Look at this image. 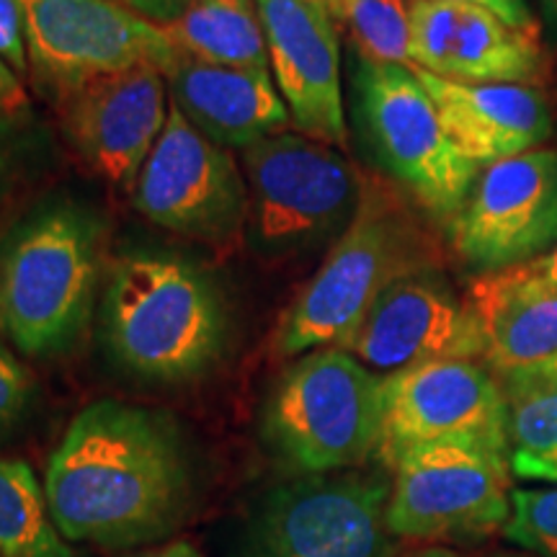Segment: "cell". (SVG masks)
<instances>
[{
  "label": "cell",
  "mask_w": 557,
  "mask_h": 557,
  "mask_svg": "<svg viewBox=\"0 0 557 557\" xmlns=\"http://www.w3.org/2000/svg\"><path fill=\"white\" fill-rule=\"evenodd\" d=\"M45 496L67 542L122 549L165 540L191 504L176 423L122 400L90 403L52 451Z\"/></svg>",
  "instance_id": "1"
},
{
  "label": "cell",
  "mask_w": 557,
  "mask_h": 557,
  "mask_svg": "<svg viewBox=\"0 0 557 557\" xmlns=\"http://www.w3.org/2000/svg\"><path fill=\"white\" fill-rule=\"evenodd\" d=\"M111 357L137 377L186 382L209 372L227 344L218 287L181 256L129 253L103 297Z\"/></svg>",
  "instance_id": "2"
},
{
  "label": "cell",
  "mask_w": 557,
  "mask_h": 557,
  "mask_svg": "<svg viewBox=\"0 0 557 557\" xmlns=\"http://www.w3.org/2000/svg\"><path fill=\"white\" fill-rule=\"evenodd\" d=\"M101 261V225L73 205L29 214L0 243V333L26 357L67 351L86 331Z\"/></svg>",
  "instance_id": "3"
},
{
  "label": "cell",
  "mask_w": 557,
  "mask_h": 557,
  "mask_svg": "<svg viewBox=\"0 0 557 557\" xmlns=\"http://www.w3.org/2000/svg\"><path fill=\"white\" fill-rule=\"evenodd\" d=\"M421 269H434L421 230L398 201L364 189L351 225L284 315L278 351L284 357L318 348L348 351L374 299L395 278Z\"/></svg>",
  "instance_id": "4"
},
{
  "label": "cell",
  "mask_w": 557,
  "mask_h": 557,
  "mask_svg": "<svg viewBox=\"0 0 557 557\" xmlns=\"http://www.w3.org/2000/svg\"><path fill=\"white\" fill-rule=\"evenodd\" d=\"M385 377L344 348H318L287 369L263 413V438L299 475L357 470L377 455Z\"/></svg>",
  "instance_id": "5"
},
{
  "label": "cell",
  "mask_w": 557,
  "mask_h": 557,
  "mask_svg": "<svg viewBox=\"0 0 557 557\" xmlns=\"http://www.w3.org/2000/svg\"><path fill=\"white\" fill-rule=\"evenodd\" d=\"M248 173V238L259 253L287 256L341 238L364 186L331 145L274 135L243 150Z\"/></svg>",
  "instance_id": "6"
},
{
  "label": "cell",
  "mask_w": 557,
  "mask_h": 557,
  "mask_svg": "<svg viewBox=\"0 0 557 557\" xmlns=\"http://www.w3.org/2000/svg\"><path fill=\"white\" fill-rule=\"evenodd\" d=\"M354 101L372 156L418 205L451 222L480 169L451 143L436 103L410 65L359 58Z\"/></svg>",
  "instance_id": "7"
},
{
  "label": "cell",
  "mask_w": 557,
  "mask_h": 557,
  "mask_svg": "<svg viewBox=\"0 0 557 557\" xmlns=\"http://www.w3.org/2000/svg\"><path fill=\"white\" fill-rule=\"evenodd\" d=\"M380 472L297 475L271 487L250 517L238 557H395Z\"/></svg>",
  "instance_id": "8"
},
{
  "label": "cell",
  "mask_w": 557,
  "mask_h": 557,
  "mask_svg": "<svg viewBox=\"0 0 557 557\" xmlns=\"http://www.w3.org/2000/svg\"><path fill=\"white\" fill-rule=\"evenodd\" d=\"M387 504L398 540H470L511 517L508 451L478 442H429L403 451Z\"/></svg>",
  "instance_id": "9"
},
{
  "label": "cell",
  "mask_w": 557,
  "mask_h": 557,
  "mask_svg": "<svg viewBox=\"0 0 557 557\" xmlns=\"http://www.w3.org/2000/svg\"><path fill=\"white\" fill-rule=\"evenodd\" d=\"M21 9L32 65L65 90L135 67L169 75L181 58L163 26L111 0H21Z\"/></svg>",
  "instance_id": "10"
},
{
  "label": "cell",
  "mask_w": 557,
  "mask_h": 557,
  "mask_svg": "<svg viewBox=\"0 0 557 557\" xmlns=\"http://www.w3.org/2000/svg\"><path fill=\"white\" fill-rule=\"evenodd\" d=\"M457 256L487 274L532 261L557 243V150L483 165L449 222Z\"/></svg>",
  "instance_id": "11"
},
{
  "label": "cell",
  "mask_w": 557,
  "mask_h": 557,
  "mask_svg": "<svg viewBox=\"0 0 557 557\" xmlns=\"http://www.w3.org/2000/svg\"><path fill=\"white\" fill-rule=\"evenodd\" d=\"M135 205L158 227L201 240L233 238L248 220L238 163L173 101L163 135L135 181Z\"/></svg>",
  "instance_id": "12"
},
{
  "label": "cell",
  "mask_w": 557,
  "mask_h": 557,
  "mask_svg": "<svg viewBox=\"0 0 557 557\" xmlns=\"http://www.w3.org/2000/svg\"><path fill=\"white\" fill-rule=\"evenodd\" d=\"M449 438L508 451V406L496 374L478 361H431L387 374L382 465L393 468L403 451Z\"/></svg>",
  "instance_id": "13"
},
{
  "label": "cell",
  "mask_w": 557,
  "mask_h": 557,
  "mask_svg": "<svg viewBox=\"0 0 557 557\" xmlns=\"http://www.w3.org/2000/svg\"><path fill=\"white\" fill-rule=\"evenodd\" d=\"M348 354L393 374L431 361H478L485 338L468 299L436 269H421L395 278L374 299Z\"/></svg>",
  "instance_id": "14"
},
{
  "label": "cell",
  "mask_w": 557,
  "mask_h": 557,
  "mask_svg": "<svg viewBox=\"0 0 557 557\" xmlns=\"http://www.w3.org/2000/svg\"><path fill=\"white\" fill-rule=\"evenodd\" d=\"M269 65L305 137L325 145L346 143L341 52L325 0H256Z\"/></svg>",
  "instance_id": "15"
},
{
  "label": "cell",
  "mask_w": 557,
  "mask_h": 557,
  "mask_svg": "<svg viewBox=\"0 0 557 557\" xmlns=\"http://www.w3.org/2000/svg\"><path fill=\"white\" fill-rule=\"evenodd\" d=\"M410 67L451 83L540 86L549 75L540 34L451 0H410Z\"/></svg>",
  "instance_id": "16"
},
{
  "label": "cell",
  "mask_w": 557,
  "mask_h": 557,
  "mask_svg": "<svg viewBox=\"0 0 557 557\" xmlns=\"http://www.w3.org/2000/svg\"><path fill=\"white\" fill-rule=\"evenodd\" d=\"M165 75L135 67L70 88L67 132L83 160L103 181L129 186L169 122Z\"/></svg>",
  "instance_id": "17"
},
{
  "label": "cell",
  "mask_w": 557,
  "mask_h": 557,
  "mask_svg": "<svg viewBox=\"0 0 557 557\" xmlns=\"http://www.w3.org/2000/svg\"><path fill=\"white\" fill-rule=\"evenodd\" d=\"M485 338L483 364L500 387L557 385V289L529 263L480 274L468 289Z\"/></svg>",
  "instance_id": "18"
},
{
  "label": "cell",
  "mask_w": 557,
  "mask_h": 557,
  "mask_svg": "<svg viewBox=\"0 0 557 557\" xmlns=\"http://www.w3.org/2000/svg\"><path fill=\"white\" fill-rule=\"evenodd\" d=\"M436 103L457 150L478 165L524 156L553 135V109L540 86L451 83L410 67Z\"/></svg>",
  "instance_id": "19"
},
{
  "label": "cell",
  "mask_w": 557,
  "mask_h": 557,
  "mask_svg": "<svg viewBox=\"0 0 557 557\" xmlns=\"http://www.w3.org/2000/svg\"><path fill=\"white\" fill-rule=\"evenodd\" d=\"M173 103L220 148L248 150L292 122L271 73L209 65L181 54L165 75Z\"/></svg>",
  "instance_id": "20"
},
{
  "label": "cell",
  "mask_w": 557,
  "mask_h": 557,
  "mask_svg": "<svg viewBox=\"0 0 557 557\" xmlns=\"http://www.w3.org/2000/svg\"><path fill=\"white\" fill-rule=\"evenodd\" d=\"M165 34L186 58L271 73L256 0H194L176 24L165 26Z\"/></svg>",
  "instance_id": "21"
},
{
  "label": "cell",
  "mask_w": 557,
  "mask_h": 557,
  "mask_svg": "<svg viewBox=\"0 0 557 557\" xmlns=\"http://www.w3.org/2000/svg\"><path fill=\"white\" fill-rule=\"evenodd\" d=\"M0 557H75L24 459H0Z\"/></svg>",
  "instance_id": "22"
},
{
  "label": "cell",
  "mask_w": 557,
  "mask_h": 557,
  "mask_svg": "<svg viewBox=\"0 0 557 557\" xmlns=\"http://www.w3.org/2000/svg\"><path fill=\"white\" fill-rule=\"evenodd\" d=\"M508 406V465L521 480L557 485V385L504 387Z\"/></svg>",
  "instance_id": "23"
},
{
  "label": "cell",
  "mask_w": 557,
  "mask_h": 557,
  "mask_svg": "<svg viewBox=\"0 0 557 557\" xmlns=\"http://www.w3.org/2000/svg\"><path fill=\"white\" fill-rule=\"evenodd\" d=\"M329 9L348 26L359 58L410 65V0H331Z\"/></svg>",
  "instance_id": "24"
},
{
  "label": "cell",
  "mask_w": 557,
  "mask_h": 557,
  "mask_svg": "<svg viewBox=\"0 0 557 557\" xmlns=\"http://www.w3.org/2000/svg\"><path fill=\"white\" fill-rule=\"evenodd\" d=\"M504 534L529 555L557 557V487L513 491Z\"/></svg>",
  "instance_id": "25"
},
{
  "label": "cell",
  "mask_w": 557,
  "mask_h": 557,
  "mask_svg": "<svg viewBox=\"0 0 557 557\" xmlns=\"http://www.w3.org/2000/svg\"><path fill=\"white\" fill-rule=\"evenodd\" d=\"M34 158V135L18 114H0V207L13 197Z\"/></svg>",
  "instance_id": "26"
},
{
  "label": "cell",
  "mask_w": 557,
  "mask_h": 557,
  "mask_svg": "<svg viewBox=\"0 0 557 557\" xmlns=\"http://www.w3.org/2000/svg\"><path fill=\"white\" fill-rule=\"evenodd\" d=\"M34 403V380L21 361L0 344V436L24 423Z\"/></svg>",
  "instance_id": "27"
},
{
  "label": "cell",
  "mask_w": 557,
  "mask_h": 557,
  "mask_svg": "<svg viewBox=\"0 0 557 557\" xmlns=\"http://www.w3.org/2000/svg\"><path fill=\"white\" fill-rule=\"evenodd\" d=\"M0 62H5L16 75H24L29 67L21 0H0Z\"/></svg>",
  "instance_id": "28"
},
{
  "label": "cell",
  "mask_w": 557,
  "mask_h": 557,
  "mask_svg": "<svg viewBox=\"0 0 557 557\" xmlns=\"http://www.w3.org/2000/svg\"><path fill=\"white\" fill-rule=\"evenodd\" d=\"M451 3L475 5V9H483L487 13H493V16H498L504 24L511 26V29L540 34L537 18H534V13L529 9L527 0H451Z\"/></svg>",
  "instance_id": "29"
},
{
  "label": "cell",
  "mask_w": 557,
  "mask_h": 557,
  "mask_svg": "<svg viewBox=\"0 0 557 557\" xmlns=\"http://www.w3.org/2000/svg\"><path fill=\"white\" fill-rule=\"evenodd\" d=\"M111 3L122 5L124 11L135 13V16L150 21L156 26H171L189 11L194 0H111Z\"/></svg>",
  "instance_id": "30"
},
{
  "label": "cell",
  "mask_w": 557,
  "mask_h": 557,
  "mask_svg": "<svg viewBox=\"0 0 557 557\" xmlns=\"http://www.w3.org/2000/svg\"><path fill=\"white\" fill-rule=\"evenodd\" d=\"M26 101L29 99L21 83H0V114H21Z\"/></svg>",
  "instance_id": "31"
},
{
  "label": "cell",
  "mask_w": 557,
  "mask_h": 557,
  "mask_svg": "<svg viewBox=\"0 0 557 557\" xmlns=\"http://www.w3.org/2000/svg\"><path fill=\"white\" fill-rule=\"evenodd\" d=\"M527 263H529V269L534 271V276H540L542 282L557 289V243L549 250H545V253L537 256V259H532Z\"/></svg>",
  "instance_id": "32"
},
{
  "label": "cell",
  "mask_w": 557,
  "mask_h": 557,
  "mask_svg": "<svg viewBox=\"0 0 557 557\" xmlns=\"http://www.w3.org/2000/svg\"><path fill=\"white\" fill-rule=\"evenodd\" d=\"M410 557H534V555H511V553H459V549L449 547H429L421 553H413Z\"/></svg>",
  "instance_id": "33"
},
{
  "label": "cell",
  "mask_w": 557,
  "mask_h": 557,
  "mask_svg": "<svg viewBox=\"0 0 557 557\" xmlns=\"http://www.w3.org/2000/svg\"><path fill=\"white\" fill-rule=\"evenodd\" d=\"M137 557H205V555H201L194 545H189V542H171V545L148 549V553L137 555Z\"/></svg>",
  "instance_id": "34"
},
{
  "label": "cell",
  "mask_w": 557,
  "mask_h": 557,
  "mask_svg": "<svg viewBox=\"0 0 557 557\" xmlns=\"http://www.w3.org/2000/svg\"><path fill=\"white\" fill-rule=\"evenodd\" d=\"M542 9H545V18L549 26L557 32V0H542Z\"/></svg>",
  "instance_id": "35"
},
{
  "label": "cell",
  "mask_w": 557,
  "mask_h": 557,
  "mask_svg": "<svg viewBox=\"0 0 557 557\" xmlns=\"http://www.w3.org/2000/svg\"><path fill=\"white\" fill-rule=\"evenodd\" d=\"M0 83H21L18 75L13 73V70L5 65V62H0Z\"/></svg>",
  "instance_id": "36"
},
{
  "label": "cell",
  "mask_w": 557,
  "mask_h": 557,
  "mask_svg": "<svg viewBox=\"0 0 557 557\" xmlns=\"http://www.w3.org/2000/svg\"><path fill=\"white\" fill-rule=\"evenodd\" d=\"M325 3H329V5H331V0H325Z\"/></svg>",
  "instance_id": "37"
}]
</instances>
